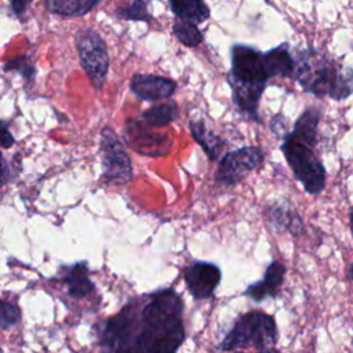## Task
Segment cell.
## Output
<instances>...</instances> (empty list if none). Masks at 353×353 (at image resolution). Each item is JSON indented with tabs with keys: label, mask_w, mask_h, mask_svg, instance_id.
<instances>
[{
	"label": "cell",
	"mask_w": 353,
	"mask_h": 353,
	"mask_svg": "<svg viewBox=\"0 0 353 353\" xmlns=\"http://www.w3.org/2000/svg\"><path fill=\"white\" fill-rule=\"evenodd\" d=\"M130 88L142 101H160L174 95L176 84L174 80L154 74H134Z\"/></svg>",
	"instance_id": "cell-10"
},
{
	"label": "cell",
	"mask_w": 353,
	"mask_h": 353,
	"mask_svg": "<svg viewBox=\"0 0 353 353\" xmlns=\"http://www.w3.org/2000/svg\"><path fill=\"white\" fill-rule=\"evenodd\" d=\"M314 143L307 142L291 131L283 138L280 150L290 165L295 179L302 183L309 194H319L325 188V168L320 157L314 153Z\"/></svg>",
	"instance_id": "cell-4"
},
{
	"label": "cell",
	"mask_w": 353,
	"mask_h": 353,
	"mask_svg": "<svg viewBox=\"0 0 353 353\" xmlns=\"http://www.w3.org/2000/svg\"><path fill=\"white\" fill-rule=\"evenodd\" d=\"M279 341L276 320L272 314L251 310L240 314L230 331L219 343L221 350L255 347L256 350L272 347Z\"/></svg>",
	"instance_id": "cell-5"
},
{
	"label": "cell",
	"mask_w": 353,
	"mask_h": 353,
	"mask_svg": "<svg viewBox=\"0 0 353 353\" xmlns=\"http://www.w3.org/2000/svg\"><path fill=\"white\" fill-rule=\"evenodd\" d=\"M265 154L258 146H243L228 152L219 161L215 181L222 186H234L263 163Z\"/></svg>",
	"instance_id": "cell-8"
},
{
	"label": "cell",
	"mask_w": 353,
	"mask_h": 353,
	"mask_svg": "<svg viewBox=\"0 0 353 353\" xmlns=\"http://www.w3.org/2000/svg\"><path fill=\"white\" fill-rule=\"evenodd\" d=\"M102 152V176L108 183L124 185L132 178V164L124 145L110 127L101 132Z\"/></svg>",
	"instance_id": "cell-7"
},
{
	"label": "cell",
	"mask_w": 353,
	"mask_h": 353,
	"mask_svg": "<svg viewBox=\"0 0 353 353\" xmlns=\"http://www.w3.org/2000/svg\"><path fill=\"white\" fill-rule=\"evenodd\" d=\"M32 0H11V8L17 15L23 14L30 6Z\"/></svg>",
	"instance_id": "cell-25"
},
{
	"label": "cell",
	"mask_w": 353,
	"mask_h": 353,
	"mask_svg": "<svg viewBox=\"0 0 353 353\" xmlns=\"http://www.w3.org/2000/svg\"><path fill=\"white\" fill-rule=\"evenodd\" d=\"M15 143V139L12 137V134L8 130V125L6 121L0 120V148L8 149Z\"/></svg>",
	"instance_id": "cell-24"
},
{
	"label": "cell",
	"mask_w": 353,
	"mask_h": 353,
	"mask_svg": "<svg viewBox=\"0 0 353 353\" xmlns=\"http://www.w3.org/2000/svg\"><path fill=\"white\" fill-rule=\"evenodd\" d=\"M349 222H350V232L353 236V208L350 210V214H349Z\"/></svg>",
	"instance_id": "cell-29"
},
{
	"label": "cell",
	"mask_w": 353,
	"mask_h": 353,
	"mask_svg": "<svg viewBox=\"0 0 353 353\" xmlns=\"http://www.w3.org/2000/svg\"><path fill=\"white\" fill-rule=\"evenodd\" d=\"M256 353H280L274 346H272V347H265V349H261V350H258Z\"/></svg>",
	"instance_id": "cell-27"
},
{
	"label": "cell",
	"mask_w": 353,
	"mask_h": 353,
	"mask_svg": "<svg viewBox=\"0 0 353 353\" xmlns=\"http://www.w3.org/2000/svg\"><path fill=\"white\" fill-rule=\"evenodd\" d=\"M285 276V266L279 262L273 261L270 262L263 273V277L252 284H250L244 290V295L254 302H262L263 299L268 298H276L279 296L280 288L283 285Z\"/></svg>",
	"instance_id": "cell-11"
},
{
	"label": "cell",
	"mask_w": 353,
	"mask_h": 353,
	"mask_svg": "<svg viewBox=\"0 0 353 353\" xmlns=\"http://www.w3.org/2000/svg\"><path fill=\"white\" fill-rule=\"evenodd\" d=\"M183 301L164 288L130 301L95 330L102 353H176L185 341Z\"/></svg>",
	"instance_id": "cell-1"
},
{
	"label": "cell",
	"mask_w": 353,
	"mask_h": 353,
	"mask_svg": "<svg viewBox=\"0 0 353 353\" xmlns=\"http://www.w3.org/2000/svg\"><path fill=\"white\" fill-rule=\"evenodd\" d=\"M116 15L121 19H127V21H145L149 22L152 19L149 11H148V6L145 0H134L131 4L119 8L116 11Z\"/></svg>",
	"instance_id": "cell-20"
},
{
	"label": "cell",
	"mask_w": 353,
	"mask_h": 353,
	"mask_svg": "<svg viewBox=\"0 0 353 353\" xmlns=\"http://www.w3.org/2000/svg\"><path fill=\"white\" fill-rule=\"evenodd\" d=\"M174 34L176 36V39L188 46V47H196L203 41V33L200 32V29L197 28L196 23L183 21V19H176L174 26H172Z\"/></svg>",
	"instance_id": "cell-19"
},
{
	"label": "cell",
	"mask_w": 353,
	"mask_h": 353,
	"mask_svg": "<svg viewBox=\"0 0 353 353\" xmlns=\"http://www.w3.org/2000/svg\"><path fill=\"white\" fill-rule=\"evenodd\" d=\"M174 15L192 23H201L211 15L208 6L204 0H168Z\"/></svg>",
	"instance_id": "cell-16"
},
{
	"label": "cell",
	"mask_w": 353,
	"mask_h": 353,
	"mask_svg": "<svg viewBox=\"0 0 353 353\" xmlns=\"http://www.w3.org/2000/svg\"><path fill=\"white\" fill-rule=\"evenodd\" d=\"M4 70L18 72L26 81L33 80L34 73H36V69H34L33 63L30 62L29 57H26V55H19V57H15L11 61H8L4 65Z\"/></svg>",
	"instance_id": "cell-22"
},
{
	"label": "cell",
	"mask_w": 353,
	"mask_h": 353,
	"mask_svg": "<svg viewBox=\"0 0 353 353\" xmlns=\"http://www.w3.org/2000/svg\"><path fill=\"white\" fill-rule=\"evenodd\" d=\"M270 130L274 135L284 138L288 134L287 130V120L283 117V114H276L272 120H270Z\"/></svg>",
	"instance_id": "cell-23"
},
{
	"label": "cell",
	"mask_w": 353,
	"mask_h": 353,
	"mask_svg": "<svg viewBox=\"0 0 353 353\" xmlns=\"http://www.w3.org/2000/svg\"><path fill=\"white\" fill-rule=\"evenodd\" d=\"M263 58H265V65L270 79H274V77L285 79V77L294 76L295 58L290 52L288 43L284 41L280 46L263 52Z\"/></svg>",
	"instance_id": "cell-14"
},
{
	"label": "cell",
	"mask_w": 353,
	"mask_h": 353,
	"mask_svg": "<svg viewBox=\"0 0 353 353\" xmlns=\"http://www.w3.org/2000/svg\"><path fill=\"white\" fill-rule=\"evenodd\" d=\"M232 68L226 76L236 109L250 120L261 123L258 113L261 98L269 84L263 52L252 46L233 44L230 48Z\"/></svg>",
	"instance_id": "cell-2"
},
{
	"label": "cell",
	"mask_w": 353,
	"mask_h": 353,
	"mask_svg": "<svg viewBox=\"0 0 353 353\" xmlns=\"http://www.w3.org/2000/svg\"><path fill=\"white\" fill-rule=\"evenodd\" d=\"M0 353H3V350H1V347H0Z\"/></svg>",
	"instance_id": "cell-30"
},
{
	"label": "cell",
	"mask_w": 353,
	"mask_h": 353,
	"mask_svg": "<svg viewBox=\"0 0 353 353\" xmlns=\"http://www.w3.org/2000/svg\"><path fill=\"white\" fill-rule=\"evenodd\" d=\"M190 132L194 141L203 148L210 160L215 161L221 156L225 142L214 131H211L203 120L190 121Z\"/></svg>",
	"instance_id": "cell-15"
},
{
	"label": "cell",
	"mask_w": 353,
	"mask_h": 353,
	"mask_svg": "<svg viewBox=\"0 0 353 353\" xmlns=\"http://www.w3.org/2000/svg\"><path fill=\"white\" fill-rule=\"evenodd\" d=\"M61 281L68 288V295L73 299H83L95 291V284L90 279L85 262H77L65 268Z\"/></svg>",
	"instance_id": "cell-13"
},
{
	"label": "cell",
	"mask_w": 353,
	"mask_h": 353,
	"mask_svg": "<svg viewBox=\"0 0 353 353\" xmlns=\"http://www.w3.org/2000/svg\"><path fill=\"white\" fill-rule=\"evenodd\" d=\"M183 279L192 298L203 301L214 295V291L221 283L222 272L215 263L196 261L185 269Z\"/></svg>",
	"instance_id": "cell-9"
},
{
	"label": "cell",
	"mask_w": 353,
	"mask_h": 353,
	"mask_svg": "<svg viewBox=\"0 0 353 353\" xmlns=\"http://www.w3.org/2000/svg\"><path fill=\"white\" fill-rule=\"evenodd\" d=\"M294 58V77L305 92L334 101L347 99L353 94V69L349 66L312 47L298 51Z\"/></svg>",
	"instance_id": "cell-3"
},
{
	"label": "cell",
	"mask_w": 353,
	"mask_h": 353,
	"mask_svg": "<svg viewBox=\"0 0 353 353\" xmlns=\"http://www.w3.org/2000/svg\"><path fill=\"white\" fill-rule=\"evenodd\" d=\"M21 321V309L18 305L0 299V328L10 330Z\"/></svg>",
	"instance_id": "cell-21"
},
{
	"label": "cell",
	"mask_w": 353,
	"mask_h": 353,
	"mask_svg": "<svg viewBox=\"0 0 353 353\" xmlns=\"http://www.w3.org/2000/svg\"><path fill=\"white\" fill-rule=\"evenodd\" d=\"M178 108L174 102L160 103L146 109L142 113V120L150 127H164L175 120Z\"/></svg>",
	"instance_id": "cell-18"
},
{
	"label": "cell",
	"mask_w": 353,
	"mask_h": 353,
	"mask_svg": "<svg viewBox=\"0 0 353 353\" xmlns=\"http://www.w3.org/2000/svg\"><path fill=\"white\" fill-rule=\"evenodd\" d=\"M7 178H8V167L3 154L0 153V188L7 182Z\"/></svg>",
	"instance_id": "cell-26"
},
{
	"label": "cell",
	"mask_w": 353,
	"mask_h": 353,
	"mask_svg": "<svg viewBox=\"0 0 353 353\" xmlns=\"http://www.w3.org/2000/svg\"><path fill=\"white\" fill-rule=\"evenodd\" d=\"M265 1H266V3H269V0H265Z\"/></svg>",
	"instance_id": "cell-31"
},
{
	"label": "cell",
	"mask_w": 353,
	"mask_h": 353,
	"mask_svg": "<svg viewBox=\"0 0 353 353\" xmlns=\"http://www.w3.org/2000/svg\"><path fill=\"white\" fill-rule=\"evenodd\" d=\"M346 277L349 281H353V262L349 265L347 268V272H346Z\"/></svg>",
	"instance_id": "cell-28"
},
{
	"label": "cell",
	"mask_w": 353,
	"mask_h": 353,
	"mask_svg": "<svg viewBox=\"0 0 353 353\" xmlns=\"http://www.w3.org/2000/svg\"><path fill=\"white\" fill-rule=\"evenodd\" d=\"M101 0H46V8L61 17H81L88 14Z\"/></svg>",
	"instance_id": "cell-17"
},
{
	"label": "cell",
	"mask_w": 353,
	"mask_h": 353,
	"mask_svg": "<svg viewBox=\"0 0 353 353\" xmlns=\"http://www.w3.org/2000/svg\"><path fill=\"white\" fill-rule=\"evenodd\" d=\"M263 214L266 222L276 232H290L292 236H301L305 230L302 218L296 210L285 200L268 205Z\"/></svg>",
	"instance_id": "cell-12"
},
{
	"label": "cell",
	"mask_w": 353,
	"mask_h": 353,
	"mask_svg": "<svg viewBox=\"0 0 353 353\" xmlns=\"http://www.w3.org/2000/svg\"><path fill=\"white\" fill-rule=\"evenodd\" d=\"M74 41L85 74L92 85L97 90H101L106 81L109 70V55L103 39L97 30L85 28L76 34Z\"/></svg>",
	"instance_id": "cell-6"
}]
</instances>
